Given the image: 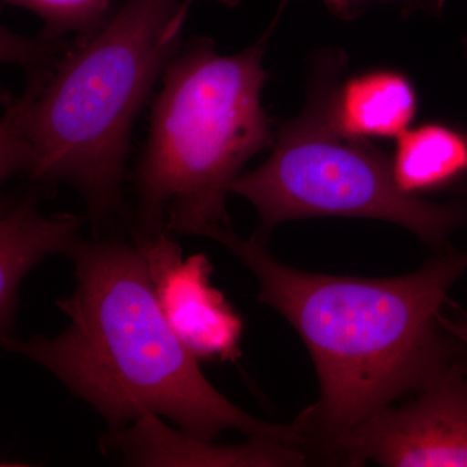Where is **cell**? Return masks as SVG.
<instances>
[{
  "instance_id": "obj_2",
  "label": "cell",
  "mask_w": 467,
  "mask_h": 467,
  "mask_svg": "<svg viewBox=\"0 0 467 467\" xmlns=\"http://www.w3.org/2000/svg\"><path fill=\"white\" fill-rule=\"evenodd\" d=\"M193 0H125L91 36L48 38L3 95L0 180L72 187L95 235L128 216L122 186L140 110L182 47Z\"/></svg>"
},
{
  "instance_id": "obj_11",
  "label": "cell",
  "mask_w": 467,
  "mask_h": 467,
  "mask_svg": "<svg viewBox=\"0 0 467 467\" xmlns=\"http://www.w3.org/2000/svg\"><path fill=\"white\" fill-rule=\"evenodd\" d=\"M391 164L396 182L410 195L456 182L462 186L467 181V134L442 124L408 129L398 138Z\"/></svg>"
},
{
  "instance_id": "obj_1",
  "label": "cell",
  "mask_w": 467,
  "mask_h": 467,
  "mask_svg": "<svg viewBox=\"0 0 467 467\" xmlns=\"http://www.w3.org/2000/svg\"><path fill=\"white\" fill-rule=\"evenodd\" d=\"M208 239L251 270L257 299L290 322L312 356L319 398L296 420L315 461L326 444L401 396L467 370V321L442 313L467 270V250L442 248L411 275L359 278L295 269L256 234L243 239L232 227Z\"/></svg>"
},
{
  "instance_id": "obj_10",
  "label": "cell",
  "mask_w": 467,
  "mask_h": 467,
  "mask_svg": "<svg viewBox=\"0 0 467 467\" xmlns=\"http://www.w3.org/2000/svg\"><path fill=\"white\" fill-rule=\"evenodd\" d=\"M416 110L413 85L395 70H374L337 81L331 92V119L352 137L399 138Z\"/></svg>"
},
{
  "instance_id": "obj_13",
  "label": "cell",
  "mask_w": 467,
  "mask_h": 467,
  "mask_svg": "<svg viewBox=\"0 0 467 467\" xmlns=\"http://www.w3.org/2000/svg\"><path fill=\"white\" fill-rule=\"evenodd\" d=\"M374 0H325L326 5L340 17H352L365 3ZM377 2L399 3L405 9L425 11L430 15H441L447 0H377Z\"/></svg>"
},
{
  "instance_id": "obj_15",
  "label": "cell",
  "mask_w": 467,
  "mask_h": 467,
  "mask_svg": "<svg viewBox=\"0 0 467 467\" xmlns=\"http://www.w3.org/2000/svg\"><path fill=\"white\" fill-rule=\"evenodd\" d=\"M465 339H466V342H467V333H466V337H465Z\"/></svg>"
},
{
  "instance_id": "obj_4",
  "label": "cell",
  "mask_w": 467,
  "mask_h": 467,
  "mask_svg": "<svg viewBox=\"0 0 467 467\" xmlns=\"http://www.w3.org/2000/svg\"><path fill=\"white\" fill-rule=\"evenodd\" d=\"M267 38L223 55L213 39L196 36L169 61L135 171L134 241L171 233L208 238L232 227V186L275 140L261 103Z\"/></svg>"
},
{
  "instance_id": "obj_5",
  "label": "cell",
  "mask_w": 467,
  "mask_h": 467,
  "mask_svg": "<svg viewBox=\"0 0 467 467\" xmlns=\"http://www.w3.org/2000/svg\"><path fill=\"white\" fill-rule=\"evenodd\" d=\"M343 69L339 52L319 58L306 109L278 126L272 155L243 173L232 193L259 212L256 235L264 241L288 221L362 217L405 227L442 250L451 234L467 225L466 202L434 204L402 192L383 152L334 125L330 98Z\"/></svg>"
},
{
  "instance_id": "obj_7",
  "label": "cell",
  "mask_w": 467,
  "mask_h": 467,
  "mask_svg": "<svg viewBox=\"0 0 467 467\" xmlns=\"http://www.w3.org/2000/svg\"><path fill=\"white\" fill-rule=\"evenodd\" d=\"M149 266L168 324L199 361H235L241 355L242 318L211 285L213 266L204 254L183 259L169 234L133 239Z\"/></svg>"
},
{
  "instance_id": "obj_9",
  "label": "cell",
  "mask_w": 467,
  "mask_h": 467,
  "mask_svg": "<svg viewBox=\"0 0 467 467\" xmlns=\"http://www.w3.org/2000/svg\"><path fill=\"white\" fill-rule=\"evenodd\" d=\"M36 192L7 196L0 216V330L8 337L16 324L20 285L50 254H67L79 238L81 217L43 216Z\"/></svg>"
},
{
  "instance_id": "obj_3",
  "label": "cell",
  "mask_w": 467,
  "mask_h": 467,
  "mask_svg": "<svg viewBox=\"0 0 467 467\" xmlns=\"http://www.w3.org/2000/svg\"><path fill=\"white\" fill-rule=\"evenodd\" d=\"M66 256L75 265V290L57 304L69 325L54 337H2L7 352L50 371L110 429L153 413L205 441L235 430L308 450L297 420H259L212 386L168 324L134 242L79 236Z\"/></svg>"
},
{
  "instance_id": "obj_6",
  "label": "cell",
  "mask_w": 467,
  "mask_h": 467,
  "mask_svg": "<svg viewBox=\"0 0 467 467\" xmlns=\"http://www.w3.org/2000/svg\"><path fill=\"white\" fill-rule=\"evenodd\" d=\"M326 462L467 467V370L427 387L416 400L377 411L319 451Z\"/></svg>"
},
{
  "instance_id": "obj_14",
  "label": "cell",
  "mask_w": 467,
  "mask_h": 467,
  "mask_svg": "<svg viewBox=\"0 0 467 467\" xmlns=\"http://www.w3.org/2000/svg\"><path fill=\"white\" fill-rule=\"evenodd\" d=\"M465 50H466V57H467V36L465 38ZM461 187H462V189H465V192H467V181Z\"/></svg>"
},
{
  "instance_id": "obj_16",
  "label": "cell",
  "mask_w": 467,
  "mask_h": 467,
  "mask_svg": "<svg viewBox=\"0 0 467 467\" xmlns=\"http://www.w3.org/2000/svg\"><path fill=\"white\" fill-rule=\"evenodd\" d=\"M220 2H223V0H220Z\"/></svg>"
},
{
  "instance_id": "obj_8",
  "label": "cell",
  "mask_w": 467,
  "mask_h": 467,
  "mask_svg": "<svg viewBox=\"0 0 467 467\" xmlns=\"http://www.w3.org/2000/svg\"><path fill=\"white\" fill-rule=\"evenodd\" d=\"M100 450L128 466H306L312 456L296 445L269 438L223 445L173 430L161 417L143 413L130 425L101 436Z\"/></svg>"
},
{
  "instance_id": "obj_12",
  "label": "cell",
  "mask_w": 467,
  "mask_h": 467,
  "mask_svg": "<svg viewBox=\"0 0 467 467\" xmlns=\"http://www.w3.org/2000/svg\"><path fill=\"white\" fill-rule=\"evenodd\" d=\"M41 18L42 36L81 38L100 29L112 16V0H2Z\"/></svg>"
}]
</instances>
